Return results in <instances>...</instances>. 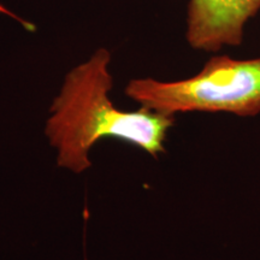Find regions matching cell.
<instances>
[{"label": "cell", "instance_id": "obj_2", "mask_svg": "<svg viewBox=\"0 0 260 260\" xmlns=\"http://www.w3.org/2000/svg\"><path fill=\"white\" fill-rule=\"evenodd\" d=\"M125 94L140 107L169 116L206 112L253 118L260 115V57L214 56L187 79L130 80Z\"/></svg>", "mask_w": 260, "mask_h": 260}, {"label": "cell", "instance_id": "obj_4", "mask_svg": "<svg viewBox=\"0 0 260 260\" xmlns=\"http://www.w3.org/2000/svg\"><path fill=\"white\" fill-rule=\"evenodd\" d=\"M0 12H3V14H6V15H9V16H10V17L15 18V19H16V21L21 22V23H22V24H23L25 28H32L30 24H28V23H27V22H25V21H22V19H21V18H18V17H17V16H16V15H14V14H11V12H10V11H8V10H6V9L4 8V6H2V5H0Z\"/></svg>", "mask_w": 260, "mask_h": 260}, {"label": "cell", "instance_id": "obj_1", "mask_svg": "<svg viewBox=\"0 0 260 260\" xmlns=\"http://www.w3.org/2000/svg\"><path fill=\"white\" fill-rule=\"evenodd\" d=\"M111 53L98 48L65 75L50 106L45 135L56 151L58 167L80 175L92 167L90 149L113 139L135 146L153 158L165 152L175 116L140 107L124 111L112 102Z\"/></svg>", "mask_w": 260, "mask_h": 260}, {"label": "cell", "instance_id": "obj_3", "mask_svg": "<svg viewBox=\"0 0 260 260\" xmlns=\"http://www.w3.org/2000/svg\"><path fill=\"white\" fill-rule=\"evenodd\" d=\"M260 11V0H188L186 40L197 51L241 46L246 25Z\"/></svg>", "mask_w": 260, "mask_h": 260}]
</instances>
